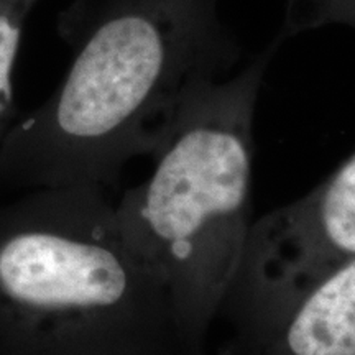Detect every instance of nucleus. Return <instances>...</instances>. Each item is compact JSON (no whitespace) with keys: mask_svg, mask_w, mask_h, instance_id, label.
<instances>
[{"mask_svg":"<svg viewBox=\"0 0 355 355\" xmlns=\"http://www.w3.org/2000/svg\"><path fill=\"white\" fill-rule=\"evenodd\" d=\"M219 0H81L63 28L74 56L50 99L0 144V189L96 186L152 153L184 89L241 58Z\"/></svg>","mask_w":355,"mask_h":355,"instance_id":"1","label":"nucleus"},{"mask_svg":"<svg viewBox=\"0 0 355 355\" xmlns=\"http://www.w3.org/2000/svg\"><path fill=\"white\" fill-rule=\"evenodd\" d=\"M326 25H345L355 30V0H288L279 38Z\"/></svg>","mask_w":355,"mask_h":355,"instance_id":"7","label":"nucleus"},{"mask_svg":"<svg viewBox=\"0 0 355 355\" xmlns=\"http://www.w3.org/2000/svg\"><path fill=\"white\" fill-rule=\"evenodd\" d=\"M0 336L55 352H152L183 336L171 291L104 188L0 206Z\"/></svg>","mask_w":355,"mask_h":355,"instance_id":"2","label":"nucleus"},{"mask_svg":"<svg viewBox=\"0 0 355 355\" xmlns=\"http://www.w3.org/2000/svg\"><path fill=\"white\" fill-rule=\"evenodd\" d=\"M268 327L286 355H355V259L318 279Z\"/></svg>","mask_w":355,"mask_h":355,"instance_id":"5","label":"nucleus"},{"mask_svg":"<svg viewBox=\"0 0 355 355\" xmlns=\"http://www.w3.org/2000/svg\"><path fill=\"white\" fill-rule=\"evenodd\" d=\"M279 40L232 78L191 83L155 141L152 175L115 204L123 230L165 278L186 337L222 313L241 268L257 101Z\"/></svg>","mask_w":355,"mask_h":355,"instance_id":"3","label":"nucleus"},{"mask_svg":"<svg viewBox=\"0 0 355 355\" xmlns=\"http://www.w3.org/2000/svg\"><path fill=\"white\" fill-rule=\"evenodd\" d=\"M355 259V152L303 198L252 222L224 311L268 326L318 279Z\"/></svg>","mask_w":355,"mask_h":355,"instance_id":"4","label":"nucleus"},{"mask_svg":"<svg viewBox=\"0 0 355 355\" xmlns=\"http://www.w3.org/2000/svg\"><path fill=\"white\" fill-rule=\"evenodd\" d=\"M38 0H0V144L15 121L13 73L24 30Z\"/></svg>","mask_w":355,"mask_h":355,"instance_id":"6","label":"nucleus"}]
</instances>
